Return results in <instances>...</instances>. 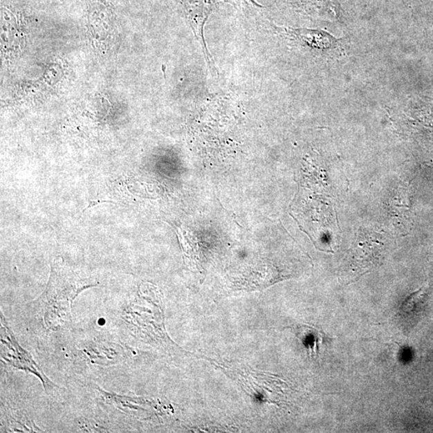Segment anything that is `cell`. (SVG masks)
I'll use <instances>...</instances> for the list:
<instances>
[{
  "label": "cell",
  "mask_w": 433,
  "mask_h": 433,
  "mask_svg": "<svg viewBox=\"0 0 433 433\" xmlns=\"http://www.w3.org/2000/svg\"><path fill=\"white\" fill-rule=\"evenodd\" d=\"M97 286L94 280L75 273L62 258L55 259L46 288L29 304L30 313L44 331L67 330L72 324L71 309L75 298L83 291Z\"/></svg>",
  "instance_id": "obj_1"
},
{
  "label": "cell",
  "mask_w": 433,
  "mask_h": 433,
  "mask_svg": "<svg viewBox=\"0 0 433 433\" xmlns=\"http://www.w3.org/2000/svg\"><path fill=\"white\" fill-rule=\"evenodd\" d=\"M0 324H1V359L5 365H8L12 369L27 372L37 376L42 381L45 394L52 395L58 389V386L44 374L33 356L27 350H25L19 344L13 331L10 329L9 324L2 312L0 315Z\"/></svg>",
  "instance_id": "obj_2"
},
{
  "label": "cell",
  "mask_w": 433,
  "mask_h": 433,
  "mask_svg": "<svg viewBox=\"0 0 433 433\" xmlns=\"http://www.w3.org/2000/svg\"><path fill=\"white\" fill-rule=\"evenodd\" d=\"M383 244L372 239L358 241L347 257L344 268H342L344 273L342 275L347 281H356L362 275L378 268L383 258Z\"/></svg>",
  "instance_id": "obj_3"
},
{
  "label": "cell",
  "mask_w": 433,
  "mask_h": 433,
  "mask_svg": "<svg viewBox=\"0 0 433 433\" xmlns=\"http://www.w3.org/2000/svg\"><path fill=\"white\" fill-rule=\"evenodd\" d=\"M220 2L217 0H181L183 12L196 39L203 48L206 63L211 73H215V68L211 55L206 46L204 28L211 14L218 8Z\"/></svg>",
  "instance_id": "obj_4"
},
{
  "label": "cell",
  "mask_w": 433,
  "mask_h": 433,
  "mask_svg": "<svg viewBox=\"0 0 433 433\" xmlns=\"http://www.w3.org/2000/svg\"><path fill=\"white\" fill-rule=\"evenodd\" d=\"M284 34L286 38L294 40L300 46L309 51L320 53H332L340 48L341 39L318 29L277 28Z\"/></svg>",
  "instance_id": "obj_5"
},
{
  "label": "cell",
  "mask_w": 433,
  "mask_h": 433,
  "mask_svg": "<svg viewBox=\"0 0 433 433\" xmlns=\"http://www.w3.org/2000/svg\"><path fill=\"white\" fill-rule=\"evenodd\" d=\"M83 351L93 364L97 365H117L127 358V351L124 347L115 344L91 342L85 345Z\"/></svg>",
  "instance_id": "obj_6"
},
{
  "label": "cell",
  "mask_w": 433,
  "mask_h": 433,
  "mask_svg": "<svg viewBox=\"0 0 433 433\" xmlns=\"http://www.w3.org/2000/svg\"><path fill=\"white\" fill-rule=\"evenodd\" d=\"M2 425L8 432H42L24 412L6 406L2 407Z\"/></svg>",
  "instance_id": "obj_7"
},
{
  "label": "cell",
  "mask_w": 433,
  "mask_h": 433,
  "mask_svg": "<svg viewBox=\"0 0 433 433\" xmlns=\"http://www.w3.org/2000/svg\"><path fill=\"white\" fill-rule=\"evenodd\" d=\"M425 297V291L421 289L412 294L407 299L405 303L403 304V311L405 312H412L416 311V307L421 303Z\"/></svg>",
  "instance_id": "obj_8"
},
{
  "label": "cell",
  "mask_w": 433,
  "mask_h": 433,
  "mask_svg": "<svg viewBox=\"0 0 433 433\" xmlns=\"http://www.w3.org/2000/svg\"><path fill=\"white\" fill-rule=\"evenodd\" d=\"M233 1L243 5L244 7L248 8H261L263 6L255 1V0H233Z\"/></svg>",
  "instance_id": "obj_9"
}]
</instances>
